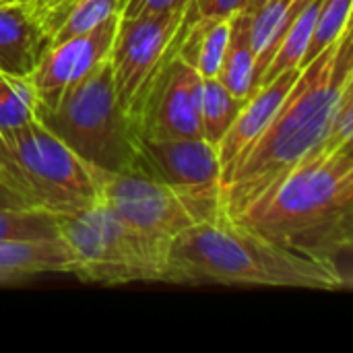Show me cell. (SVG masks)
I'll return each mask as SVG.
<instances>
[{"instance_id": "cell-1", "label": "cell", "mask_w": 353, "mask_h": 353, "mask_svg": "<svg viewBox=\"0 0 353 353\" xmlns=\"http://www.w3.org/2000/svg\"><path fill=\"white\" fill-rule=\"evenodd\" d=\"M352 46L347 27L335 43L302 66L269 126L221 182V207L230 219L321 149L339 99L353 83Z\"/></svg>"}, {"instance_id": "cell-2", "label": "cell", "mask_w": 353, "mask_h": 353, "mask_svg": "<svg viewBox=\"0 0 353 353\" xmlns=\"http://www.w3.org/2000/svg\"><path fill=\"white\" fill-rule=\"evenodd\" d=\"M232 221L285 250L337 261L353 244L352 147L306 157Z\"/></svg>"}, {"instance_id": "cell-3", "label": "cell", "mask_w": 353, "mask_h": 353, "mask_svg": "<svg viewBox=\"0 0 353 353\" xmlns=\"http://www.w3.org/2000/svg\"><path fill=\"white\" fill-rule=\"evenodd\" d=\"M161 281L323 292L350 288L337 261L285 250L238 225L225 213L186 228L170 242Z\"/></svg>"}, {"instance_id": "cell-4", "label": "cell", "mask_w": 353, "mask_h": 353, "mask_svg": "<svg viewBox=\"0 0 353 353\" xmlns=\"http://www.w3.org/2000/svg\"><path fill=\"white\" fill-rule=\"evenodd\" d=\"M35 118L87 165L110 174L130 168L134 139L116 95L110 58L70 85L54 108L35 105Z\"/></svg>"}, {"instance_id": "cell-5", "label": "cell", "mask_w": 353, "mask_h": 353, "mask_svg": "<svg viewBox=\"0 0 353 353\" xmlns=\"http://www.w3.org/2000/svg\"><path fill=\"white\" fill-rule=\"evenodd\" d=\"M0 182L31 207L58 215L99 201L95 168L74 155L37 118L0 137Z\"/></svg>"}, {"instance_id": "cell-6", "label": "cell", "mask_w": 353, "mask_h": 353, "mask_svg": "<svg viewBox=\"0 0 353 353\" xmlns=\"http://www.w3.org/2000/svg\"><path fill=\"white\" fill-rule=\"evenodd\" d=\"M60 238L72 254V275L91 283L161 281L165 252L137 234L101 196L74 213L58 215Z\"/></svg>"}, {"instance_id": "cell-7", "label": "cell", "mask_w": 353, "mask_h": 353, "mask_svg": "<svg viewBox=\"0 0 353 353\" xmlns=\"http://www.w3.org/2000/svg\"><path fill=\"white\" fill-rule=\"evenodd\" d=\"M180 39L182 29L126 112L134 141L203 139V77L178 54Z\"/></svg>"}, {"instance_id": "cell-8", "label": "cell", "mask_w": 353, "mask_h": 353, "mask_svg": "<svg viewBox=\"0 0 353 353\" xmlns=\"http://www.w3.org/2000/svg\"><path fill=\"white\" fill-rule=\"evenodd\" d=\"M174 188L194 223L223 213L217 151L205 139L134 141L130 168Z\"/></svg>"}, {"instance_id": "cell-9", "label": "cell", "mask_w": 353, "mask_h": 353, "mask_svg": "<svg viewBox=\"0 0 353 353\" xmlns=\"http://www.w3.org/2000/svg\"><path fill=\"white\" fill-rule=\"evenodd\" d=\"M99 196L149 244L168 254L170 242L194 225L180 194L141 172L95 170Z\"/></svg>"}, {"instance_id": "cell-10", "label": "cell", "mask_w": 353, "mask_h": 353, "mask_svg": "<svg viewBox=\"0 0 353 353\" xmlns=\"http://www.w3.org/2000/svg\"><path fill=\"white\" fill-rule=\"evenodd\" d=\"M182 17L184 8L120 17L108 58L116 95L124 112L130 110L134 97L170 50L182 25Z\"/></svg>"}, {"instance_id": "cell-11", "label": "cell", "mask_w": 353, "mask_h": 353, "mask_svg": "<svg viewBox=\"0 0 353 353\" xmlns=\"http://www.w3.org/2000/svg\"><path fill=\"white\" fill-rule=\"evenodd\" d=\"M120 14L110 17L95 29L50 46L29 74L35 105L54 108L64 91L110 56Z\"/></svg>"}, {"instance_id": "cell-12", "label": "cell", "mask_w": 353, "mask_h": 353, "mask_svg": "<svg viewBox=\"0 0 353 353\" xmlns=\"http://www.w3.org/2000/svg\"><path fill=\"white\" fill-rule=\"evenodd\" d=\"M302 68H292L275 77L273 81L261 85L242 105L236 120L223 134V139L217 145V159L221 168V182L232 172L234 163L252 147V143L263 134V130L269 126L271 118L288 97L290 89L294 87L296 79L300 77Z\"/></svg>"}, {"instance_id": "cell-13", "label": "cell", "mask_w": 353, "mask_h": 353, "mask_svg": "<svg viewBox=\"0 0 353 353\" xmlns=\"http://www.w3.org/2000/svg\"><path fill=\"white\" fill-rule=\"evenodd\" d=\"M48 48L23 0H0V70L29 77Z\"/></svg>"}, {"instance_id": "cell-14", "label": "cell", "mask_w": 353, "mask_h": 353, "mask_svg": "<svg viewBox=\"0 0 353 353\" xmlns=\"http://www.w3.org/2000/svg\"><path fill=\"white\" fill-rule=\"evenodd\" d=\"M308 0H267L248 14V37L254 50V91L271 64L279 43L283 41L290 25L296 21Z\"/></svg>"}, {"instance_id": "cell-15", "label": "cell", "mask_w": 353, "mask_h": 353, "mask_svg": "<svg viewBox=\"0 0 353 353\" xmlns=\"http://www.w3.org/2000/svg\"><path fill=\"white\" fill-rule=\"evenodd\" d=\"M70 271L72 254L62 238L46 242H0V281Z\"/></svg>"}, {"instance_id": "cell-16", "label": "cell", "mask_w": 353, "mask_h": 353, "mask_svg": "<svg viewBox=\"0 0 353 353\" xmlns=\"http://www.w3.org/2000/svg\"><path fill=\"white\" fill-rule=\"evenodd\" d=\"M182 39L178 54L186 60L203 79H215L225 56L230 39V17L228 19H196L184 21L182 17Z\"/></svg>"}, {"instance_id": "cell-17", "label": "cell", "mask_w": 353, "mask_h": 353, "mask_svg": "<svg viewBox=\"0 0 353 353\" xmlns=\"http://www.w3.org/2000/svg\"><path fill=\"white\" fill-rule=\"evenodd\" d=\"M217 79L238 99L254 93V50L248 37V14L238 10L230 17V39Z\"/></svg>"}, {"instance_id": "cell-18", "label": "cell", "mask_w": 353, "mask_h": 353, "mask_svg": "<svg viewBox=\"0 0 353 353\" xmlns=\"http://www.w3.org/2000/svg\"><path fill=\"white\" fill-rule=\"evenodd\" d=\"M246 101L234 97L221 81L215 79H203V101H201V126H203V139L217 149L219 141L236 120L238 112L242 110Z\"/></svg>"}, {"instance_id": "cell-19", "label": "cell", "mask_w": 353, "mask_h": 353, "mask_svg": "<svg viewBox=\"0 0 353 353\" xmlns=\"http://www.w3.org/2000/svg\"><path fill=\"white\" fill-rule=\"evenodd\" d=\"M321 2L323 0H308V4L300 10V14L296 17V21L290 25L283 41L279 43V48H277L271 64L267 66V70H265V74L261 79V85L273 81L275 77H279L285 70H292V68H300L302 66V60H304L306 48L310 43V35H312L314 19H316V12L321 8Z\"/></svg>"}, {"instance_id": "cell-20", "label": "cell", "mask_w": 353, "mask_h": 353, "mask_svg": "<svg viewBox=\"0 0 353 353\" xmlns=\"http://www.w3.org/2000/svg\"><path fill=\"white\" fill-rule=\"evenodd\" d=\"M60 238L58 213L27 207L0 209V242H46Z\"/></svg>"}, {"instance_id": "cell-21", "label": "cell", "mask_w": 353, "mask_h": 353, "mask_svg": "<svg viewBox=\"0 0 353 353\" xmlns=\"http://www.w3.org/2000/svg\"><path fill=\"white\" fill-rule=\"evenodd\" d=\"M35 118V91L29 77L0 70V137L10 134Z\"/></svg>"}, {"instance_id": "cell-22", "label": "cell", "mask_w": 353, "mask_h": 353, "mask_svg": "<svg viewBox=\"0 0 353 353\" xmlns=\"http://www.w3.org/2000/svg\"><path fill=\"white\" fill-rule=\"evenodd\" d=\"M347 27H352V0H323L314 19L310 43L306 48L302 66L314 60L325 48L335 43Z\"/></svg>"}, {"instance_id": "cell-23", "label": "cell", "mask_w": 353, "mask_h": 353, "mask_svg": "<svg viewBox=\"0 0 353 353\" xmlns=\"http://www.w3.org/2000/svg\"><path fill=\"white\" fill-rule=\"evenodd\" d=\"M126 2L128 0H79L77 6L66 17V21L62 23V27L56 31V35L52 39V46L60 43L64 39H70L74 35L87 33V31L95 29L97 25H101L103 21H108L114 14L122 17V10H124Z\"/></svg>"}, {"instance_id": "cell-24", "label": "cell", "mask_w": 353, "mask_h": 353, "mask_svg": "<svg viewBox=\"0 0 353 353\" xmlns=\"http://www.w3.org/2000/svg\"><path fill=\"white\" fill-rule=\"evenodd\" d=\"M353 139V83L343 91L339 105L331 118L327 137L316 153H335L341 149H350Z\"/></svg>"}, {"instance_id": "cell-25", "label": "cell", "mask_w": 353, "mask_h": 353, "mask_svg": "<svg viewBox=\"0 0 353 353\" xmlns=\"http://www.w3.org/2000/svg\"><path fill=\"white\" fill-rule=\"evenodd\" d=\"M77 2L79 0H23L33 23L37 25V29L48 39L50 46H52L56 31L62 27V23L66 21L70 10L77 6Z\"/></svg>"}, {"instance_id": "cell-26", "label": "cell", "mask_w": 353, "mask_h": 353, "mask_svg": "<svg viewBox=\"0 0 353 353\" xmlns=\"http://www.w3.org/2000/svg\"><path fill=\"white\" fill-rule=\"evenodd\" d=\"M244 0H188L184 8V21L196 19H228L242 8Z\"/></svg>"}, {"instance_id": "cell-27", "label": "cell", "mask_w": 353, "mask_h": 353, "mask_svg": "<svg viewBox=\"0 0 353 353\" xmlns=\"http://www.w3.org/2000/svg\"><path fill=\"white\" fill-rule=\"evenodd\" d=\"M186 4H188V0H128L124 10H122V17L180 10V8H186Z\"/></svg>"}, {"instance_id": "cell-28", "label": "cell", "mask_w": 353, "mask_h": 353, "mask_svg": "<svg viewBox=\"0 0 353 353\" xmlns=\"http://www.w3.org/2000/svg\"><path fill=\"white\" fill-rule=\"evenodd\" d=\"M31 207L21 194H17L14 190H10L6 184L0 182V209H27Z\"/></svg>"}, {"instance_id": "cell-29", "label": "cell", "mask_w": 353, "mask_h": 353, "mask_svg": "<svg viewBox=\"0 0 353 353\" xmlns=\"http://www.w3.org/2000/svg\"><path fill=\"white\" fill-rule=\"evenodd\" d=\"M265 2H267V0H244L240 10H244V12H252L254 8H259V6H261V4H265Z\"/></svg>"}, {"instance_id": "cell-30", "label": "cell", "mask_w": 353, "mask_h": 353, "mask_svg": "<svg viewBox=\"0 0 353 353\" xmlns=\"http://www.w3.org/2000/svg\"><path fill=\"white\" fill-rule=\"evenodd\" d=\"M10 2H12V0H10Z\"/></svg>"}]
</instances>
